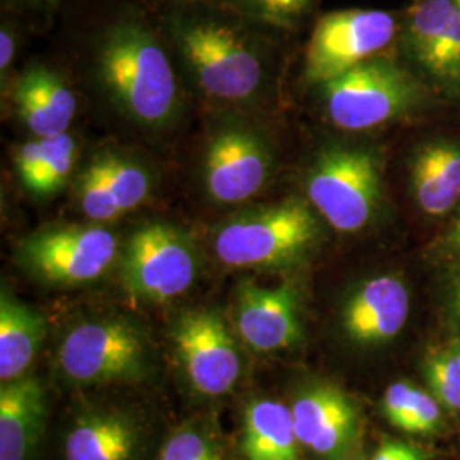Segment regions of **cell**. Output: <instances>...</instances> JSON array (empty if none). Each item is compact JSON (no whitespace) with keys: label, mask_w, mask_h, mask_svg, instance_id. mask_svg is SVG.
<instances>
[{"label":"cell","mask_w":460,"mask_h":460,"mask_svg":"<svg viewBox=\"0 0 460 460\" xmlns=\"http://www.w3.org/2000/svg\"><path fill=\"white\" fill-rule=\"evenodd\" d=\"M404 47L445 89L460 93V13L452 0H416L404 19Z\"/></svg>","instance_id":"16"},{"label":"cell","mask_w":460,"mask_h":460,"mask_svg":"<svg viewBox=\"0 0 460 460\" xmlns=\"http://www.w3.org/2000/svg\"><path fill=\"white\" fill-rule=\"evenodd\" d=\"M218 113L201 148L199 184L212 205L241 207L270 186L277 172V147L254 115Z\"/></svg>","instance_id":"4"},{"label":"cell","mask_w":460,"mask_h":460,"mask_svg":"<svg viewBox=\"0 0 460 460\" xmlns=\"http://www.w3.org/2000/svg\"><path fill=\"white\" fill-rule=\"evenodd\" d=\"M13 104L22 127L31 137L68 132L79 102L66 79L43 64L28 66L13 87Z\"/></svg>","instance_id":"17"},{"label":"cell","mask_w":460,"mask_h":460,"mask_svg":"<svg viewBox=\"0 0 460 460\" xmlns=\"http://www.w3.org/2000/svg\"><path fill=\"white\" fill-rule=\"evenodd\" d=\"M431 454L420 445L384 438L370 460H429Z\"/></svg>","instance_id":"28"},{"label":"cell","mask_w":460,"mask_h":460,"mask_svg":"<svg viewBox=\"0 0 460 460\" xmlns=\"http://www.w3.org/2000/svg\"><path fill=\"white\" fill-rule=\"evenodd\" d=\"M47 423V393L33 376L0 387V460H30Z\"/></svg>","instance_id":"19"},{"label":"cell","mask_w":460,"mask_h":460,"mask_svg":"<svg viewBox=\"0 0 460 460\" xmlns=\"http://www.w3.org/2000/svg\"><path fill=\"white\" fill-rule=\"evenodd\" d=\"M442 411L444 408L435 395L408 380L391 384L380 399L382 416L410 435H437L444 425Z\"/></svg>","instance_id":"24"},{"label":"cell","mask_w":460,"mask_h":460,"mask_svg":"<svg viewBox=\"0 0 460 460\" xmlns=\"http://www.w3.org/2000/svg\"><path fill=\"white\" fill-rule=\"evenodd\" d=\"M411 311L406 281L397 275H376L355 285L340 309V326L358 346L391 343L404 329Z\"/></svg>","instance_id":"15"},{"label":"cell","mask_w":460,"mask_h":460,"mask_svg":"<svg viewBox=\"0 0 460 460\" xmlns=\"http://www.w3.org/2000/svg\"><path fill=\"white\" fill-rule=\"evenodd\" d=\"M79 144L70 133L31 137L14 152V171L21 186L38 199H49L70 181Z\"/></svg>","instance_id":"20"},{"label":"cell","mask_w":460,"mask_h":460,"mask_svg":"<svg viewBox=\"0 0 460 460\" xmlns=\"http://www.w3.org/2000/svg\"><path fill=\"white\" fill-rule=\"evenodd\" d=\"M298 444L323 460H340L360 444L362 412L340 385L305 384L290 402Z\"/></svg>","instance_id":"13"},{"label":"cell","mask_w":460,"mask_h":460,"mask_svg":"<svg viewBox=\"0 0 460 460\" xmlns=\"http://www.w3.org/2000/svg\"><path fill=\"white\" fill-rule=\"evenodd\" d=\"M199 266L195 239L167 220L140 224L119 252V277L127 294L148 304L184 296L195 285Z\"/></svg>","instance_id":"8"},{"label":"cell","mask_w":460,"mask_h":460,"mask_svg":"<svg viewBox=\"0 0 460 460\" xmlns=\"http://www.w3.org/2000/svg\"><path fill=\"white\" fill-rule=\"evenodd\" d=\"M26 2H28V0H2L4 7H7L9 11H11V9H21Z\"/></svg>","instance_id":"32"},{"label":"cell","mask_w":460,"mask_h":460,"mask_svg":"<svg viewBox=\"0 0 460 460\" xmlns=\"http://www.w3.org/2000/svg\"><path fill=\"white\" fill-rule=\"evenodd\" d=\"M399 34V19L376 9L332 11L317 17L304 58V81L323 85L384 55Z\"/></svg>","instance_id":"10"},{"label":"cell","mask_w":460,"mask_h":460,"mask_svg":"<svg viewBox=\"0 0 460 460\" xmlns=\"http://www.w3.org/2000/svg\"><path fill=\"white\" fill-rule=\"evenodd\" d=\"M155 176L138 157L118 148H102L81 167L74 198L89 222L110 224L147 203Z\"/></svg>","instance_id":"12"},{"label":"cell","mask_w":460,"mask_h":460,"mask_svg":"<svg viewBox=\"0 0 460 460\" xmlns=\"http://www.w3.org/2000/svg\"><path fill=\"white\" fill-rule=\"evenodd\" d=\"M174 355L191 389L229 394L243 374V357L224 317L214 309L182 313L171 331Z\"/></svg>","instance_id":"11"},{"label":"cell","mask_w":460,"mask_h":460,"mask_svg":"<svg viewBox=\"0 0 460 460\" xmlns=\"http://www.w3.org/2000/svg\"><path fill=\"white\" fill-rule=\"evenodd\" d=\"M57 368L75 385L140 382L150 370L147 334L123 315L85 319L66 331Z\"/></svg>","instance_id":"7"},{"label":"cell","mask_w":460,"mask_h":460,"mask_svg":"<svg viewBox=\"0 0 460 460\" xmlns=\"http://www.w3.org/2000/svg\"><path fill=\"white\" fill-rule=\"evenodd\" d=\"M157 22L188 83L217 111L268 110L281 33L218 2L165 4Z\"/></svg>","instance_id":"1"},{"label":"cell","mask_w":460,"mask_h":460,"mask_svg":"<svg viewBox=\"0 0 460 460\" xmlns=\"http://www.w3.org/2000/svg\"><path fill=\"white\" fill-rule=\"evenodd\" d=\"M452 2H454V4H456V7H457V9H459V13H460V0H452Z\"/></svg>","instance_id":"36"},{"label":"cell","mask_w":460,"mask_h":460,"mask_svg":"<svg viewBox=\"0 0 460 460\" xmlns=\"http://www.w3.org/2000/svg\"><path fill=\"white\" fill-rule=\"evenodd\" d=\"M142 447L138 420L123 410L93 408L66 429L64 460H135Z\"/></svg>","instance_id":"18"},{"label":"cell","mask_w":460,"mask_h":460,"mask_svg":"<svg viewBox=\"0 0 460 460\" xmlns=\"http://www.w3.org/2000/svg\"><path fill=\"white\" fill-rule=\"evenodd\" d=\"M47 334L43 314L19 300L5 285L0 292V382L26 377Z\"/></svg>","instance_id":"21"},{"label":"cell","mask_w":460,"mask_h":460,"mask_svg":"<svg viewBox=\"0 0 460 460\" xmlns=\"http://www.w3.org/2000/svg\"><path fill=\"white\" fill-rule=\"evenodd\" d=\"M450 307H452L454 321H456V324H457V329H459L460 332V271L456 275L454 281H452V288H450Z\"/></svg>","instance_id":"30"},{"label":"cell","mask_w":460,"mask_h":460,"mask_svg":"<svg viewBox=\"0 0 460 460\" xmlns=\"http://www.w3.org/2000/svg\"><path fill=\"white\" fill-rule=\"evenodd\" d=\"M447 246L460 252V215L457 217L454 227H452V230H450L448 235H447Z\"/></svg>","instance_id":"31"},{"label":"cell","mask_w":460,"mask_h":460,"mask_svg":"<svg viewBox=\"0 0 460 460\" xmlns=\"http://www.w3.org/2000/svg\"><path fill=\"white\" fill-rule=\"evenodd\" d=\"M290 406L275 399L251 401L244 411L241 450L246 460H300Z\"/></svg>","instance_id":"23"},{"label":"cell","mask_w":460,"mask_h":460,"mask_svg":"<svg viewBox=\"0 0 460 460\" xmlns=\"http://www.w3.org/2000/svg\"><path fill=\"white\" fill-rule=\"evenodd\" d=\"M157 460H226L218 440L205 427L186 425L167 440Z\"/></svg>","instance_id":"27"},{"label":"cell","mask_w":460,"mask_h":460,"mask_svg":"<svg viewBox=\"0 0 460 460\" xmlns=\"http://www.w3.org/2000/svg\"><path fill=\"white\" fill-rule=\"evenodd\" d=\"M340 460H367L365 459V456H363L360 450H357V448H353L349 454H346L343 459Z\"/></svg>","instance_id":"33"},{"label":"cell","mask_w":460,"mask_h":460,"mask_svg":"<svg viewBox=\"0 0 460 460\" xmlns=\"http://www.w3.org/2000/svg\"><path fill=\"white\" fill-rule=\"evenodd\" d=\"M300 292L294 283L263 287L239 281L234 294V326L241 341L256 353H277L304 340Z\"/></svg>","instance_id":"14"},{"label":"cell","mask_w":460,"mask_h":460,"mask_svg":"<svg viewBox=\"0 0 460 460\" xmlns=\"http://www.w3.org/2000/svg\"><path fill=\"white\" fill-rule=\"evenodd\" d=\"M321 0H218L230 11L281 34L294 33Z\"/></svg>","instance_id":"25"},{"label":"cell","mask_w":460,"mask_h":460,"mask_svg":"<svg viewBox=\"0 0 460 460\" xmlns=\"http://www.w3.org/2000/svg\"><path fill=\"white\" fill-rule=\"evenodd\" d=\"M304 190L331 229L362 232L374 224L382 207V157L376 148L332 142L314 155Z\"/></svg>","instance_id":"5"},{"label":"cell","mask_w":460,"mask_h":460,"mask_svg":"<svg viewBox=\"0 0 460 460\" xmlns=\"http://www.w3.org/2000/svg\"><path fill=\"white\" fill-rule=\"evenodd\" d=\"M428 391L445 411L460 412V340L429 351L423 362Z\"/></svg>","instance_id":"26"},{"label":"cell","mask_w":460,"mask_h":460,"mask_svg":"<svg viewBox=\"0 0 460 460\" xmlns=\"http://www.w3.org/2000/svg\"><path fill=\"white\" fill-rule=\"evenodd\" d=\"M319 218L307 199L296 197L247 207L215 227V256L234 270L264 273L294 270L321 241Z\"/></svg>","instance_id":"3"},{"label":"cell","mask_w":460,"mask_h":460,"mask_svg":"<svg viewBox=\"0 0 460 460\" xmlns=\"http://www.w3.org/2000/svg\"><path fill=\"white\" fill-rule=\"evenodd\" d=\"M412 197L429 217L448 214L460 199V146L437 142L411 161Z\"/></svg>","instance_id":"22"},{"label":"cell","mask_w":460,"mask_h":460,"mask_svg":"<svg viewBox=\"0 0 460 460\" xmlns=\"http://www.w3.org/2000/svg\"><path fill=\"white\" fill-rule=\"evenodd\" d=\"M91 75L101 96L138 132L163 135L184 110L180 66L159 22L133 7L102 21L91 41Z\"/></svg>","instance_id":"2"},{"label":"cell","mask_w":460,"mask_h":460,"mask_svg":"<svg viewBox=\"0 0 460 460\" xmlns=\"http://www.w3.org/2000/svg\"><path fill=\"white\" fill-rule=\"evenodd\" d=\"M121 244L104 224H66L36 230L16 246V261L49 287H81L104 277L119 260Z\"/></svg>","instance_id":"9"},{"label":"cell","mask_w":460,"mask_h":460,"mask_svg":"<svg viewBox=\"0 0 460 460\" xmlns=\"http://www.w3.org/2000/svg\"><path fill=\"white\" fill-rule=\"evenodd\" d=\"M17 49H19V28L11 19H4L0 26V74L2 83L9 75L14 66Z\"/></svg>","instance_id":"29"},{"label":"cell","mask_w":460,"mask_h":460,"mask_svg":"<svg viewBox=\"0 0 460 460\" xmlns=\"http://www.w3.org/2000/svg\"><path fill=\"white\" fill-rule=\"evenodd\" d=\"M193 2H218V0H164V4H193Z\"/></svg>","instance_id":"34"},{"label":"cell","mask_w":460,"mask_h":460,"mask_svg":"<svg viewBox=\"0 0 460 460\" xmlns=\"http://www.w3.org/2000/svg\"><path fill=\"white\" fill-rule=\"evenodd\" d=\"M329 121L345 132H368L410 115L425 99L423 85L393 58L378 55L319 85Z\"/></svg>","instance_id":"6"},{"label":"cell","mask_w":460,"mask_h":460,"mask_svg":"<svg viewBox=\"0 0 460 460\" xmlns=\"http://www.w3.org/2000/svg\"><path fill=\"white\" fill-rule=\"evenodd\" d=\"M43 2H45V4H47V7H57V5H58V2H60V0H43Z\"/></svg>","instance_id":"35"}]
</instances>
